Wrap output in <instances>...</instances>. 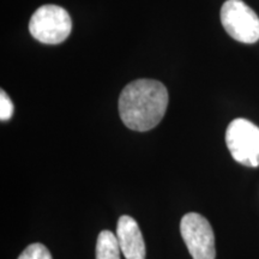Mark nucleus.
Wrapping results in <instances>:
<instances>
[{"label":"nucleus","mask_w":259,"mask_h":259,"mask_svg":"<svg viewBox=\"0 0 259 259\" xmlns=\"http://www.w3.org/2000/svg\"><path fill=\"white\" fill-rule=\"evenodd\" d=\"M116 238L126 259H145V242L135 219L128 215L119 219L116 226Z\"/></svg>","instance_id":"obj_6"},{"label":"nucleus","mask_w":259,"mask_h":259,"mask_svg":"<svg viewBox=\"0 0 259 259\" xmlns=\"http://www.w3.org/2000/svg\"><path fill=\"white\" fill-rule=\"evenodd\" d=\"M167 88L155 79H137L125 87L119 97V113L130 130L145 132L156 127L166 114Z\"/></svg>","instance_id":"obj_1"},{"label":"nucleus","mask_w":259,"mask_h":259,"mask_svg":"<svg viewBox=\"0 0 259 259\" xmlns=\"http://www.w3.org/2000/svg\"><path fill=\"white\" fill-rule=\"evenodd\" d=\"M221 23L228 35L242 44L259 40V18L242 0H227L221 8Z\"/></svg>","instance_id":"obj_4"},{"label":"nucleus","mask_w":259,"mask_h":259,"mask_svg":"<svg viewBox=\"0 0 259 259\" xmlns=\"http://www.w3.org/2000/svg\"><path fill=\"white\" fill-rule=\"evenodd\" d=\"M226 143L232 157L246 167L259 166V127L244 118L228 125Z\"/></svg>","instance_id":"obj_3"},{"label":"nucleus","mask_w":259,"mask_h":259,"mask_svg":"<svg viewBox=\"0 0 259 259\" xmlns=\"http://www.w3.org/2000/svg\"><path fill=\"white\" fill-rule=\"evenodd\" d=\"M18 259H53L51 252L45 245L31 244L19 254Z\"/></svg>","instance_id":"obj_8"},{"label":"nucleus","mask_w":259,"mask_h":259,"mask_svg":"<svg viewBox=\"0 0 259 259\" xmlns=\"http://www.w3.org/2000/svg\"><path fill=\"white\" fill-rule=\"evenodd\" d=\"M14 114V103L4 90L0 92V120L8 121Z\"/></svg>","instance_id":"obj_9"},{"label":"nucleus","mask_w":259,"mask_h":259,"mask_svg":"<svg viewBox=\"0 0 259 259\" xmlns=\"http://www.w3.org/2000/svg\"><path fill=\"white\" fill-rule=\"evenodd\" d=\"M72 21L66 10L57 5L38 8L31 16L29 31L31 36L46 45H59L69 37Z\"/></svg>","instance_id":"obj_2"},{"label":"nucleus","mask_w":259,"mask_h":259,"mask_svg":"<svg viewBox=\"0 0 259 259\" xmlns=\"http://www.w3.org/2000/svg\"><path fill=\"white\" fill-rule=\"evenodd\" d=\"M120 245L111 231H102L97 236L96 259H120Z\"/></svg>","instance_id":"obj_7"},{"label":"nucleus","mask_w":259,"mask_h":259,"mask_svg":"<svg viewBox=\"0 0 259 259\" xmlns=\"http://www.w3.org/2000/svg\"><path fill=\"white\" fill-rule=\"evenodd\" d=\"M180 233L193 259H215V235L204 216L197 212L186 213L181 219Z\"/></svg>","instance_id":"obj_5"}]
</instances>
